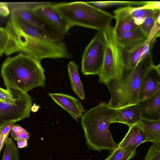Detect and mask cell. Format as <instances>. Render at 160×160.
I'll list each match as a JSON object with an SVG mask.
<instances>
[{
    "instance_id": "5",
    "label": "cell",
    "mask_w": 160,
    "mask_h": 160,
    "mask_svg": "<svg viewBox=\"0 0 160 160\" xmlns=\"http://www.w3.org/2000/svg\"><path fill=\"white\" fill-rule=\"evenodd\" d=\"M52 7L72 27L78 26L102 31L110 25L113 18L111 14L87 2L53 3Z\"/></svg>"
},
{
    "instance_id": "24",
    "label": "cell",
    "mask_w": 160,
    "mask_h": 160,
    "mask_svg": "<svg viewBox=\"0 0 160 160\" xmlns=\"http://www.w3.org/2000/svg\"><path fill=\"white\" fill-rule=\"evenodd\" d=\"M5 145L2 160H19V151L12 139L8 138Z\"/></svg>"
},
{
    "instance_id": "9",
    "label": "cell",
    "mask_w": 160,
    "mask_h": 160,
    "mask_svg": "<svg viewBox=\"0 0 160 160\" xmlns=\"http://www.w3.org/2000/svg\"><path fill=\"white\" fill-rule=\"evenodd\" d=\"M53 3L44 2L42 5L35 7L32 11L34 15L40 20L48 24L61 35L66 34L71 26L60 17L53 9Z\"/></svg>"
},
{
    "instance_id": "35",
    "label": "cell",
    "mask_w": 160,
    "mask_h": 160,
    "mask_svg": "<svg viewBox=\"0 0 160 160\" xmlns=\"http://www.w3.org/2000/svg\"><path fill=\"white\" fill-rule=\"evenodd\" d=\"M40 107L38 105H36L35 103H34L33 105L32 106L31 108V111L34 112H37Z\"/></svg>"
},
{
    "instance_id": "15",
    "label": "cell",
    "mask_w": 160,
    "mask_h": 160,
    "mask_svg": "<svg viewBox=\"0 0 160 160\" xmlns=\"http://www.w3.org/2000/svg\"><path fill=\"white\" fill-rule=\"evenodd\" d=\"M147 38L142 32L139 26L124 33L117 38V40L122 50H125L145 42Z\"/></svg>"
},
{
    "instance_id": "23",
    "label": "cell",
    "mask_w": 160,
    "mask_h": 160,
    "mask_svg": "<svg viewBox=\"0 0 160 160\" xmlns=\"http://www.w3.org/2000/svg\"><path fill=\"white\" fill-rule=\"evenodd\" d=\"M0 49L7 56L16 52L14 46L10 40L8 32L5 28L1 27H0Z\"/></svg>"
},
{
    "instance_id": "7",
    "label": "cell",
    "mask_w": 160,
    "mask_h": 160,
    "mask_svg": "<svg viewBox=\"0 0 160 160\" xmlns=\"http://www.w3.org/2000/svg\"><path fill=\"white\" fill-rule=\"evenodd\" d=\"M104 42L102 31H98L82 54L81 71L84 75H99L102 66Z\"/></svg>"
},
{
    "instance_id": "17",
    "label": "cell",
    "mask_w": 160,
    "mask_h": 160,
    "mask_svg": "<svg viewBox=\"0 0 160 160\" xmlns=\"http://www.w3.org/2000/svg\"><path fill=\"white\" fill-rule=\"evenodd\" d=\"M136 125L144 133L146 141L153 144L160 143V121H154L141 119Z\"/></svg>"
},
{
    "instance_id": "13",
    "label": "cell",
    "mask_w": 160,
    "mask_h": 160,
    "mask_svg": "<svg viewBox=\"0 0 160 160\" xmlns=\"http://www.w3.org/2000/svg\"><path fill=\"white\" fill-rule=\"evenodd\" d=\"M137 103L141 119L160 121V90Z\"/></svg>"
},
{
    "instance_id": "19",
    "label": "cell",
    "mask_w": 160,
    "mask_h": 160,
    "mask_svg": "<svg viewBox=\"0 0 160 160\" xmlns=\"http://www.w3.org/2000/svg\"><path fill=\"white\" fill-rule=\"evenodd\" d=\"M146 41L128 50H122L125 69H132L136 66L139 61Z\"/></svg>"
},
{
    "instance_id": "29",
    "label": "cell",
    "mask_w": 160,
    "mask_h": 160,
    "mask_svg": "<svg viewBox=\"0 0 160 160\" xmlns=\"http://www.w3.org/2000/svg\"><path fill=\"white\" fill-rule=\"evenodd\" d=\"M135 7L130 6H127L125 7L119 8L115 10L113 16L116 21L124 17L131 15L132 11L134 9Z\"/></svg>"
},
{
    "instance_id": "6",
    "label": "cell",
    "mask_w": 160,
    "mask_h": 160,
    "mask_svg": "<svg viewBox=\"0 0 160 160\" xmlns=\"http://www.w3.org/2000/svg\"><path fill=\"white\" fill-rule=\"evenodd\" d=\"M104 42L103 63L98 82L106 85L110 81L120 78L125 69L122 50L118 43L114 28L110 25L102 31Z\"/></svg>"
},
{
    "instance_id": "21",
    "label": "cell",
    "mask_w": 160,
    "mask_h": 160,
    "mask_svg": "<svg viewBox=\"0 0 160 160\" xmlns=\"http://www.w3.org/2000/svg\"><path fill=\"white\" fill-rule=\"evenodd\" d=\"M136 154V148H117L111 151L108 156L104 160H130Z\"/></svg>"
},
{
    "instance_id": "10",
    "label": "cell",
    "mask_w": 160,
    "mask_h": 160,
    "mask_svg": "<svg viewBox=\"0 0 160 160\" xmlns=\"http://www.w3.org/2000/svg\"><path fill=\"white\" fill-rule=\"evenodd\" d=\"M43 2L25 3L21 5L14 6L10 11V16L27 23L44 34L51 36L44 23L38 19L32 11V9L42 4Z\"/></svg>"
},
{
    "instance_id": "30",
    "label": "cell",
    "mask_w": 160,
    "mask_h": 160,
    "mask_svg": "<svg viewBox=\"0 0 160 160\" xmlns=\"http://www.w3.org/2000/svg\"><path fill=\"white\" fill-rule=\"evenodd\" d=\"M10 133L12 138L15 140L18 138L28 140L30 137L29 132L22 127H20L15 132L10 131Z\"/></svg>"
},
{
    "instance_id": "31",
    "label": "cell",
    "mask_w": 160,
    "mask_h": 160,
    "mask_svg": "<svg viewBox=\"0 0 160 160\" xmlns=\"http://www.w3.org/2000/svg\"><path fill=\"white\" fill-rule=\"evenodd\" d=\"M160 9L146 8L144 6L142 7V8L137 16H139L143 19L153 15Z\"/></svg>"
},
{
    "instance_id": "2",
    "label": "cell",
    "mask_w": 160,
    "mask_h": 160,
    "mask_svg": "<svg viewBox=\"0 0 160 160\" xmlns=\"http://www.w3.org/2000/svg\"><path fill=\"white\" fill-rule=\"evenodd\" d=\"M1 74L7 89L13 92L26 93L45 85L44 70L41 62L22 52L5 60Z\"/></svg>"
},
{
    "instance_id": "8",
    "label": "cell",
    "mask_w": 160,
    "mask_h": 160,
    "mask_svg": "<svg viewBox=\"0 0 160 160\" xmlns=\"http://www.w3.org/2000/svg\"><path fill=\"white\" fill-rule=\"evenodd\" d=\"M15 104L11 105L0 102V124L15 120L16 122L29 118L33 100L27 93H13Z\"/></svg>"
},
{
    "instance_id": "32",
    "label": "cell",
    "mask_w": 160,
    "mask_h": 160,
    "mask_svg": "<svg viewBox=\"0 0 160 160\" xmlns=\"http://www.w3.org/2000/svg\"><path fill=\"white\" fill-rule=\"evenodd\" d=\"M15 140L17 141L18 148H25L28 146L27 140L26 139L18 138L16 139Z\"/></svg>"
},
{
    "instance_id": "16",
    "label": "cell",
    "mask_w": 160,
    "mask_h": 160,
    "mask_svg": "<svg viewBox=\"0 0 160 160\" xmlns=\"http://www.w3.org/2000/svg\"><path fill=\"white\" fill-rule=\"evenodd\" d=\"M128 131L118 147L128 148H136L146 141L145 136L138 127L136 125L129 126Z\"/></svg>"
},
{
    "instance_id": "27",
    "label": "cell",
    "mask_w": 160,
    "mask_h": 160,
    "mask_svg": "<svg viewBox=\"0 0 160 160\" xmlns=\"http://www.w3.org/2000/svg\"><path fill=\"white\" fill-rule=\"evenodd\" d=\"M0 102L11 105L15 104L16 99L14 96L13 92L0 87Z\"/></svg>"
},
{
    "instance_id": "22",
    "label": "cell",
    "mask_w": 160,
    "mask_h": 160,
    "mask_svg": "<svg viewBox=\"0 0 160 160\" xmlns=\"http://www.w3.org/2000/svg\"><path fill=\"white\" fill-rule=\"evenodd\" d=\"M148 2L126 1H105L88 2V4L100 8H101L108 7L127 5V6H137L139 7L144 6L147 4Z\"/></svg>"
},
{
    "instance_id": "18",
    "label": "cell",
    "mask_w": 160,
    "mask_h": 160,
    "mask_svg": "<svg viewBox=\"0 0 160 160\" xmlns=\"http://www.w3.org/2000/svg\"><path fill=\"white\" fill-rule=\"evenodd\" d=\"M68 68L72 90L80 99L84 100V92L78 73V66L74 61H70L68 65Z\"/></svg>"
},
{
    "instance_id": "33",
    "label": "cell",
    "mask_w": 160,
    "mask_h": 160,
    "mask_svg": "<svg viewBox=\"0 0 160 160\" xmlns=\"http://www.w3.org/2000/svg\"><path fill=\"white\" fill-rule=\"evenodd\" d=\"M8 10L7 7L5 2H0V16L4 17Z\"/></svg>"
},
{
    "instance_id": "20",
    "label": "cell",
    "mask_w": 160,
    "mask_h": 160,
    "mask_svg": "<svg viewBox=\"0 0 160 160\" xmlns=\"http://www.w3.org/2000/svg\"><path fill=\"white\" fill-rule=\"evenodd\" d=\"M139 26L136 24L134 19L130 15L116 21L115 26L113 28L116 36L118 38L124 33Z\"/></svg>"
},
{
    "instance_id": "26",
    "label": "cell",
    "mask_w": 160,
    "mask_h": 160,
    "mask_svg": "<svg viewBox=\"0 0 160 160\" xmlns=\"http://www.w3.org/2000/svg\"><path fill=\"white\" fill-rule=\"evenodd\" d=\"M16 122L12 121L5 123L0 129V152L8 138L11 129Z\"/></svg>"
},
{
    "instance_id": "37",
    "label": "cell",
    "mask_w": 160,
    "mask_h": 160,
    "mask_svg": "<svg viewBox=\"0 0 160 160\" xmlns=\"http://www.w3.org/2000/svg\"><path fill=\"white\" fill-rule=\"evenodd\" d=\"M3 54L2 51L0 49V56L2 55Z\"/></svg>"
},
{
    "instance_id": "25",
    "label": "cell",
    "mask_w": 160,
    "mask_h": 160,
    "mask_svg": "<svg viewBox=\"0 0 160 160\" xmlns=\"http://www.w3.org/2000/svg\"><path fill=\"white\" fill-rule=\"evenodd\" d=\"M159 16L160 11H158L153 15L144 18L142 23L140 26L142 32L147 37H148L157 19Z\"/></svg>"
},
{
    "instance_id": "1",
    "label": "cell",
    "mask_w": 160,
    "mask_h": 160,
    "mask_svg": "<svg viewBox=\"0 0 160 160\" xmlns=\"http://www.w3.org/2000/svg\"><path fill=\"white\" fill-rule=\"evenodd\" d=\"M5 28L16 52L23 53L40 62L45 58L72 57L61 38L46 35L12 16Z\"/></svg>"
},
{
    "instance_id": "28",
    "label": "cell",
    "mask_w": 160,
    "mask_h": 160,
    "mask_svg": "<svg viewBox=\"0 0 160 160\" xmlns=\"http://www.w3.org/2000/svg\"><path fill=\"white\" fill-rule=\"evenodd\" d=\"M144 159V160H160V143L151 145Z\"/></svg>"
},
{
    "instance_id": "4",
    "label": "cell",
    "mask_w": 160,
    "mask_h": 160,
    "mask_svg": "<svg viewBox=\"0 0 160 160\" xmlns=\"http://www.w3.org/2000/svg\"><path fill=\"white\" fill-rule=\"evenodd\" d=\"M153 64L152 55L150 52L134 68L125 69L122 77L109 81L106 84L111 95L108 106L118 109L137 103L142 79Z\"/></svg>"
},
{
    "instance_id": "11",
    "label": "cell",
    "mask_w": 160,
    "mask_h": 160,
    "mask_svg": "<svg viewBox=\"0 0 160 160\" xmlns=\"http://www.w3.org/2000/svg\"><path fill=\"white\" fill-rule=\"evenodd\" d=\"M160 90V64L157 65L153 64L142 79L139 90L137 103Z\"/></svg>"
},
{
    "instance_id": "34",
    "label": "cell",
    "mask_w": 160,
    "mask_h": 160,
    "mask_svg": "<svg viewBox=\"0 0 160 160\" xmlns=\"http://www.w3.org/2000/svg\"><path fill=\"white\" fill-rule=\"evenodd\" d=\"M142 7H135L134 9L131 12V15L134 19L138 15L142 8Z\"/></svg>"
},
{
    "instance_id": "38",
    "label": "cell",
    "mask_w": 160,
    "mask_h": 160,
    "mask_svg": "<svg viewBox=\"0 0 160 160\" xmlns=\"http://www.w3.org/2000/svg\"></svg>"
},
{
    "instance_id": "14",
    "label": "cell",
    "mask_w": 160,
    "mask_h": 160,
    "mask_svg": "<svg viewBox=\"0 0 160 160\" xmlns=\"http://www.w3.org/2000/svg\"><path fill=\"white\" fill-rule=\"evenodd\" d=\"M141 119L140 109L136 103L116 109L111 123H121L129 126L135 125Z\"/></svg>"
},
{
    "instance_id": "12",
    "label": "cell",
    "mask_w": 160,
    "mask_h": 160,
    "mask_svg": "<svg viewBox=\"0 0 160 160\" xmlns=\"http://www.w3.org/2000/svg\"><path fill=\"white\" fill-rule=\"evenodd\" d=\"M49 96L59 106L66 111L76 121L85 112L82 105L77 98L62 93H48Z\"/></svg>"
},
{
    "instance_id": "36",
    "label": "cell",
    "mask_w": 160,
    "mask_h": 160,
    "mask_svg": "<svg viewBox=\"0 0 160 160\" xmlns=\"http://www.w3.org/2000/svg\"><path fill=\"white\" fill-rule=\"evenodd\" d=\"M5 123H3V124H0V129L2 127V126H3V125L5 124Z\"/></svg>"
},
{
    "instance_id": "3",
    "label": "cell",
    "mask_w": 160,
    "mask_h": 160,
    "mask_svg": "<svg viewBox=\"0 0 160 160\" xmlns=\"http://www.w3.org/2000/svg\"><path fill=\"white\" fill-rule=\"evenodd\" d=\"M116 110L101 102L83 115L81 124L89 149L100 152L104 149L111 151L118 147V143L113 140L109 128Z\"/></svg>"
}]
</instances>
